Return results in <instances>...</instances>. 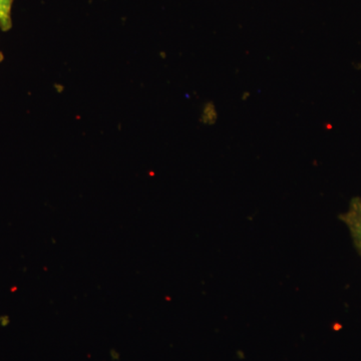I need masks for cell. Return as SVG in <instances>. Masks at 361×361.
<instances>
[{"label": "cell", "mask_w": 361, "mask_h": 361, "mask_svg": "<svg viewBox=\"0 0 361 361\" xmlns=\"http://www.w3.org/2000/svg\"><path fill=\"white\" fill-rule=\"evenodd\" d=\"M339 219L348 226L356 250L361 255V199L357 197L353 198L349 204L348 212L341 214Z\"/></svg>", "instance_id": "6da1fadb"}, {"label": "cell", "mask_w": 361, "mask_h": 361, "mask_svg": "<svg viewBox=\"0 0 361 361\" xmlns=\"http://www.w3.org/2000/svg\"><path fill=\"white\" fill-rule=\"evenodd\" d=\"M14 0H0V30L9 32L13 27V6Z\"/></svg>", "instance_id": "7a4b0ae2"}, {"label": "cell", "mask_w": 361, "mask_h": 361, "mask_svg": "<svg viewBox=\"0 0 361 361\" xmlns=\"http://www.w3.org/2000/svg\"><path fill=\"white\" fill-rule=\"evenodd\" d=\"M4 54H2L1 51H0V63H1L2 61H4Z\"/></svg>", "instance_id": "3957f363"}]
</instances>
